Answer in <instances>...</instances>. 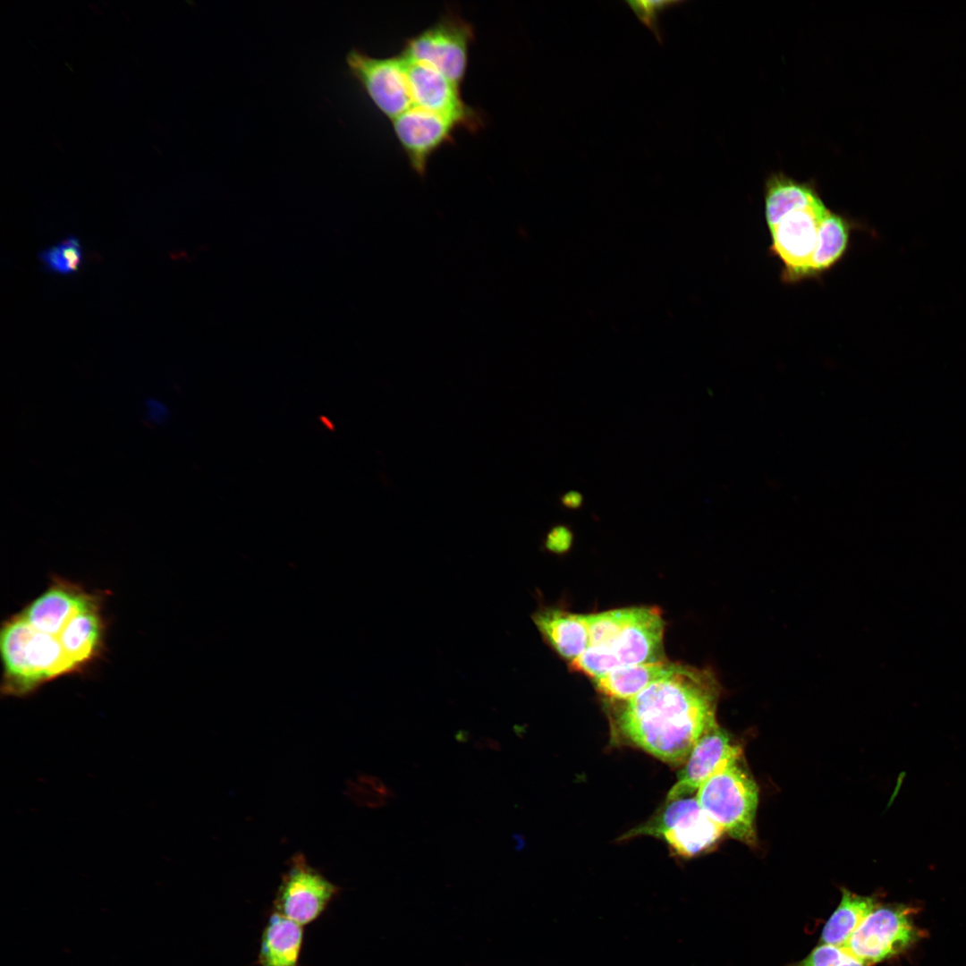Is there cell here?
<instances>
[{
	"mask_svg": "<svg viewBox=\"0 0 966 966\" xmlns=\"http://www.w3.org/2000/svg\"><path fill=\"white\" fill-rule=\"evenodd\" d=\"M719 692L709 670L675 664L636 696L616 701L610 712L612 731L667 764H684L700 737L717 724Z\"/></svg>",
	"mask_w": 966,
	"mask_h": 966,
	"instance_id": "6da1fadb",
	"label": "cell"
},
{
	"mask_svg": "<svg viewBox=\"0 0 966 966\" xmlns=\"http://www.w3.org/2000/svg\"><path fill=\"white\" fill-rule=\"evenodd\" d=\"M0 649L1 692L7 697L29 696L51 680L77 673L58 638L35 629L20 613L4 623Z\"/></svg>",
	"mask_w": 966,
	"mask_h": 966,
	"instance_id": "7a4b0ae2",
	"label": "cell"
},
{
	"mask_svg": "<svg viewBox=\"0 0 966 966\" xmlns=\"http://www.w3.org/2000/svg\"><path fill=\"white\" fill-rule=\"evenodd\" d=\"M741 759L742 757L722 767L699 788L695 797L702 810L724 833L754 846L758 787Z\"/></svg>",
	"mask_w": 966,
	"mask_h": 966,
	"instance_id": "3957f363",
	"label": "cell"
},
{
	"mask_svg": "<svg viewBox=\"0 0 966 966\" xmlns=\"http://www.w3.org/2000/svg\"><path fill=\"white\" fill-rule=\"evenodd\" d=\"M723 829L700 808L695 796L665 802L657 815L628 831L623 839L650 835L663 839L682 858H692L713 847Z\"/></svg>",
	"mask_w": 966,
	"mask_h": 966,
	"instance_id": "277c9868",
	"label": "cell"
},
{
	"mask_svg": "<svg viewBox=\"0 0 966 966\" xmlns=\"http://www.w3.org/2000/svg\"><path fill=\"white\" fill-rule=\"evenodd\" d=\"M473 38L469 22L457 14L448 13L409 38L401 55L408 61L433 67L460 87L467 71Z\"/></svg>",
	"mask_w": 966,
	"mask_h": 966,
	"instance_id": "5b68a950",
	"label": "cell"
},
{
	"mask_svg": "<svg viewBox=\"0 0 966 966\" xmlns=\"http://www.w3.org/2000/svg\"><path fill=\"white\" fill-rule=\"evenodd\" d=\"M345 62L352 78L377 110L391 121L413 106L401 55L375 57L352 48Z\"/></svg>",
	"mask_w": 966,
	"mask_h": 966,
	"instance_id": "8992f818",
	"label": "cell"
},
{
	"mask_svg": "<svg viewBox=\"0 0 966 966\" xmlns=\"http://www.w3.org/2000/svg\"><path fill=\"white\" fill-rule=\"evenodd\" d=\"M339 891V886L297 852L282 876L273 902L274 911L303 926L317 919Z\"/></svg>",
	"mask_w": 966,
	"mask_h": 966,
	"instance_id": "52a82bcc",
	"label": "cell"
},
{
	"mask_svg": "<svg viewBox=\"0 0 966 966\" xmlns=\"http://www.w3.org/2000/svg\"><path fill=\"white\" fill-rule=\"evenodd\" d=\"M828 211L824 201L800 208L786 214L769 229L770 250L783 263L782 278L786 283L809 278L820 224Z\"/></svg>",
	"mask_w": 966,
	"mask_h": 966,
	"instance_id": "ba28073f",
	"label": "cell"
},
{
	"mask_svg": "<svg viewBox=\"0 0 966 966\" xmlns=\"http://www.w3.org/2000/svg\"><path fill=\"white\" fill-rule=\"evenodd\" d=\"M916 938L909 910L876 906L852 935L845 948L865 965L880 962L906 949Z\"/></svg>",
	"mask_w": 966,
	"mask_h": 966,
	"instance_id": "9c48e42d",
	"label": "cell"
},
{
	"mask_svg": "<svg viewBox=\"0 0 966 966\" xmlns=\"http://www.w3.org/2000/svg\"><path fill=\"white\" fill-rule=\"evenodd\" d=\"M402 59L413 106L453 118L467 129H479V114L463 102L459 86L429 65Z\"/></svg>",
	"mask_w": 966,
	"mask_h": 966,
	"instance_id": "30bf717a",
	"label": "cell"
},
{
	"mask_svg": "<svg viewBox=\"0 0 966 966\" xmlns=\"http://www.w3.org/2000/svg\"><path fill=\"white\" fill-rule=\"evenodd\" d=\"M394 132L413 170L424 175L429 157L451 142L462 124L456 120L412 106L392 120Z\"/></svg>",
	"mask_w": 966,
	"mask_h": 966,
	"instance_id": "8fae6325",
	"label": "cell"
},
{
	"mask_svg": "<svg viewBox=\"0 0 966 966\" xmlns=\"http://www.w3.org/2000/svg\"><path fill=\"white\" fill-rule=\"evenodd\" d=\"M664 631L665 622L659 609L632 607L629 620L619 633L610 642L599 647L610 656L616 669L660 662L665 660Z\"/></svg>",
	"mask_w": 966,
	"mask_h": 966,
	"instance_id": "7c38bea8",
	"label": "cell"
},
{
	"mask_svg": "<svg viewBox=\"0 0 966 966\" xmlns=\"http://www.w3.org/2000/svg\"><path fill=\"white\" fill-rule=\"evenodd\" d=\"M742 757L741 747L717 724L709 728L691 751L665 802L696 793L716 771Z\"/></svg>",
	"mask_w": 966,
	"mask_h": 966,
	"instance_id": "4fadbf2b",
	"label": "cell"
},
{
	"mask_svg": "<svg viewBox=\"0 0 966 966\" xmlns=\"http://www.w3.org/2000/svg\"><path fill=\"white\" fill-rule=\"evenodd\" d=\"M100 597L78 584L55 578L20 614L35 629L57 637L74 615Z\"/></svg>",
	"mask_w": 966,
	"mask_h": 966,
	"instance_id": "5bb4252c",
	"label": "cell"
},
{
	"mask_svg": "<svg viewBox=\"0 0 966 966\" xmlns=\"http://www.w3.org/2000/svg\"><path fill=\"white\" fill-rule=\"evenodd\" d=\"M101 597L80 611L57 636L77 673L101 655L106 623L101 614Z\"/></svg>",
	"mask_w": 966,
	"mask_h": 966,
	"instance_id": "9a60e30c",
	"label": "cell"
},
{
	"mask_svg": "<svg viewBox=\"0 0 966 966\" xmlns=\"http://www.w3.org/2000/svg\"><path fill=\"white\" fill-rule=\"evenodd\" d=\"M531 617L544 640L562 657L572 662L588 648L586 614L541 606Z\"/></svg>",
	"mask_w": 966,
	"mask_h": 966,
	"instance_id": "2e32d148",
	"label": "cell"
},
{
	"mask_svg": "<svg viewBox=\"0 0 966 966\" xmlns=\"http://www.w3.org/2000/svg\"><path fill=\"white\" fill-rule=\"evenodd\" d=\"M302 941V926L274 911L262 932L259 966H299Z\"/></svg>",
	"mask_w": 966,
	"mask_h": 966,
	"instance_id": "e0dca14e",
	"label": "cell"
},
{
	"mask_svg": "<svg viewBox=\"0 0 966 966\" xmlns=\"http://www.w3.org/2000/svg\"><path fill=\"white\" fill-rule=\"evenodd\" d=\"M823 201L814 185L782 173L767 178L765 187V216L769 229L791 211Z\"/></svg>",
	"mask_w": 966,
	"mask_h": 966,
	"instance_id": "ac0fdd59",
	"label": "cell"
},
{
	"mask_svg": "<svg viewBox=\"0 0 966 966\" xmlns=\"http://www.w3.org/2000/svg\"><path fill=\"white\" fill-rule=\"evenodd\" d=\"M675 664L666 660L619 667L594 680L596 689L614 701L631 699L650 683L668 674Z\"/></svg>",
	"mask_w": 966,
	"mask_h": 966,
	"instance_id": "d6986e66",
	"label": "cell"
},
{
	"mask_svg": "<svg viewBox=\"0 0 966 966\" xmlns=\"http://www.w3.org/2000/svg\"><path fill=\"white\" fill-rule=\"evenodd\" d=\"M852 229V224L843 216L831 210L827 212L820 224L809 278L822 275L840 261L848 249Z\"/></svg>",
	"mask_w": 966,
	"mask_h": 966,
	"instance_id": "ffe728a7",
	"label": "cell"
},
{
	"mask_svg": "<svg viewBox=\"0 0 966 966\" xmlns=\"http://www.w3.org/2000/svg\"><path fill=\"white\" fill-rule=\"evenodd\" d=\"M876 906L873 897L843 888L839 905L822 928L820 943L845 947L853 932Z\"/></svg>",
	"mask_w": 966,
	"mask_h": 966,
	"instance_id": "44dd1931",
	"label": "cell"
},
{
	"mask_svg": "<svg viewBox=\"0 0 966 966\" xmlns=\"http://www.w3.org/2000/svg\"><path fill=\"white\" fill-rule=\"evenodd\" d=\"M38 258L49 272L68 275L75 273L82 261L79 240L70 235L57 244L41 250Z\"/></svg>",
	"mask_w": 966,
	"mask_h": 966,
	"instance_id": "7402d4cb",
	"label": "cell"
},
{
	"mask_svg": "<svg viewBox=\"0 0 966 966\" xmlns=\"http://www.w3.org/2000/svg\"><path fill=\"white\" fill-rule=\"evenodd\" d=\"M631 611L632 607H630L613 609L595 614H586L589 647L610 642L627 623Z\"/></svg>",
	"mask_w": 966,
	"mask_h": 966,
	"instance_id": "603a6c76",
	"label": "cell"
},
{
	"mask_svg": "<svg viewBox=\"0 0 966 966\" xmlns=\"http://www.w3.org/2000/svg\"><path fill=\"white\" fill-rule=\"evenodd\" d=\"M787 966H867L845 947L820 944L804 959Z\"/></svg>",
	"mask_w": 966,
	"mask_h": 966,
	"instance_id": "cb8c5ba5",
	"label": "cell"
},
{
	"mask_svg": "<svg viewBox=\"0 0 966 966\" xmlns=\"http://www.w3.org/2000/svg\"><path fill=\"white\" fill-rule=\"evenodd\" d=\"M625 3L639 21L648 27L657 40L662 44L660 17L665 11L678 6L683 2L677 0H637L626 1Z\"/></svg>",
	"mask_w": 966,
	"mask_h": 966,
	"instance_id": "d4e9b609",
	"label": "cell"
},
{
	"mask_svg": "<svg viewBox=\"0 0 966 966\" xmlns=\"http://www.w3.org/2000/svg\"><path fill=\"white\" fill-rule=\"evenodd\" d=\"M572 535L570 530L559 525L553 528L547 534L546 547L554 552L566 550L572 543Z\"/></svg>",
	"mask_w": 966,
	"mask_h": 966,
	"instance_id": "484cf974",
	"label": "cell"
},
{
	"mask_svg": "<svg viewBox=\"0 0 966 966\" xmlns=\"http://www.w3.org/2000/svg\"><path fill=\"white\" fill-rule=\"evenodd\" d=\"M145 414L150 423L163 425L167 421L170 411L165 402L152 397L145 402Z\"/></svg>",
	"mask_w": 966,
	"mask_h": 966,
	"instance_id": "4316f807",
	"label": "cell"
},
{
	"mask_svg": "<svg viewBox=\"0 0 966 966\" xmlns=\"http://www.w3.org/2000/svg\"><path fill=\"white\" fill-rule=\"evenodd\" d=\"M561 502L566 508L576 509L582 504L583 497L580 492L571 490L564 494Z\"/></svg>",
	"mask_w": 966,
	"mask_h": 966,
	"instance_id": "83f0119b",
	"label": "cell"
},
{
	"mask_svg": "<svg viewBox=\"0 0 966 966\" xmlns=\"http://www.w3.org/2000/svg\"><path fill=\"white\" fill-rule=\"evenodd\" d=\"M364 780H366V782L369 783L378 793L392 798L395 796L394 792L389 787H387L380 779L376 777H367L366 779L364 778Z\"/></svg>",
	"mask_w": 966,
	"mask_h": 966,
	"instance_id": "f1b7e54d",
	"label": "cell"
},
{
	"mask_svg": "<svg viewBox=\"0 0 966 966\" xmlns=\"http://www.w3.org/2000/svg\"><path fill=\"white\" fill-rule=\"evenodd\" d=\"M475 747L478 750H484L486 748H489V749H492V750H500L499 742H497L496 740H494L492 738H489V737L479 739L475 742Z\"/></svg>",
	"mask_w": 966,
	"mask_h": 966,
	"instance_id": "f546056e",
	"label": "cell"
},
{
	"mask_svg": "<svg viewBox=\"0 0 966 966\" xmlns=\"http://www.w3.org/2000/svg\"><path fill=\"white\" fill-rule=\"evenodd\" d=\"M466 734H467V732H459V733H458L457 734H456V739H457V740H458L459 741H468V739H469V736H467Z\"/></svg>",
	"mask_w": 966,
	"mask_h": 966,
	"instance_id": "4dcf8cb0",
	"label": "cell"
}]
</instances>
